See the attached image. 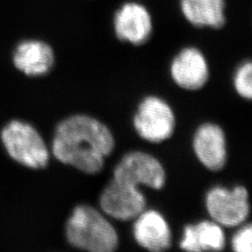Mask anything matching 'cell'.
I'll return each mask as SVG.
<instances>
[{
  "label": "cell",
  "mask_w": 252,
  "mask_h": 252,
  "mask_svg": "<svg viewBox=\"0 0 252 252\" xmlns=\"http://www.w3.org/2000/svg\"><path fill=\"white\" fill-rule=\"evenodd\" d=\"M114 149L115 137L108 126L80 113L64 118L56 126L51 153L63 164L86 175H96Z\"/></svg>",
  "instance_id": "1"
},
{
  "label": "cell",
  "mask_w": 252,
  "mask_h": 252,
  "mask_svg": "<svg viewBox=\"0 0 252 252\" xmlns=\"http://www.w3.org/2000/svg\"><path fill=\"white\" fill-rule=\"evenodd\" d=\"M12 62L27 77H42L52 71L55 54L52 46L38 39H26L15 47Z\"/></svg>",
  "instance_id": "12"
},
{
  "label": "cell",
  "mask_w": 252,
  "mask_h": 252,
  "mask_svg": "<svg viewBox=\"0 0 252 252\" xmlns=\"http://www.w3.org/2000/svg\"><path fill=\"white\" fill-rule=\"evenodd\" d=\"M0 139L9 157L20 164L31 169H43L49 164L51 151L31 124L11 120L2 128Z\"/></svg>",
  "instance_id": "3"
},
{
  "label": "cell",
  "mask_w": 252,
  "mask_h": 252,
  "mask_svg": "<svg viewBox=\"0 0 252 252\" xmlns=\"http://www.w3.org/2000/svg\"><path fill=\"white\" fill-rule=\"evenodd\" d=\"M225 247L223 227L212 220L187 224L183 229L180 242V249L185 252H221Z\"/></svg>",
  "instance_id": "13"
},
{
  "label": "cell",
  "mask_w": 252,
  "mask_h": 252,
  "mask_svg": "<svg viewBox=\"0 0 252 252\" xmlns=\"http://www.w3.org/2000/svg\"><path fill=\"white\" fill-rule=\"evenodd\" d=\"M65 238L83 252H113L119 247V234L108 217L89 205L73 209L65 223Z\"/></svg>",
  "instance_id": "2"
},
{
  "label": "cell",
  "mask_w": 252,
  "mask_h": 252,
  "mask_svg": "<svg viewBox=\"0 0 252 252\" xmlns=\"http://www.w3.org/2000/svg\"><path fill=\"white\" fill-rule=\"evenodd\" d=\"M205 204L211 220L226 228L242 225L251 214L249 190L243 185L232 189L215 186L207 191Z\"/></svg>",
  "instance_id": "5"
},
{
  "label": "cell",
  "mask_w": 252,
  "mask_h": 252,
  "mask_svg": "<svg viewBox=\"0 0 252 252\" xmlns=\"http://www.w3.org/2000/svg\"><path fill=\"white\" fill-rule=\"evenodd\" d=\"M234 87L236 93L245 99L252 98V63L250 60L241 63L234 76Z\"/></svg>",
  "instance_id": "15"
},
{
  "label": "cell",
  "mask_w": 252,
  "mask_h": 252,
  "mask_svg": "<svg viewBox=\"0 0 252 252\" xmlns=\"http://www.w3.org/2000/svg\"><path fill=\"white\" fill-rule=\"evenodd\" d=\"M133 235L146 251L162 252L172 246V231L164 216L155 209H145L134 220Z\"/></svg>",
  "instance_id": "11"
},
{
  "label": "cell",
  "mask_w": 252,
  "mask_h": 252,
  "mask_svg": "<svg viewBox=\"0 0 252 252\" xmlns=\"http://www.w3.org/2000/svg\"><path fill=\"white\" fill-rule=\"evenodd\" d=\"M113 179L135 186L162 189L166 183V172L156 157L141 151L126 153L113 170Z\"/></svg>",
  "instance_id": "6"
},
{
  "label": "cell",
  "mask_w": 252,
  "mask_h": 252,
  "mask_svg": "<svg viewBox=\"0 0 252 252\" xmlns=\"http://www.w3.org/2000/svg\"><path fill=\"white\" fill-rule=\"evenodd\" d=\"M192 151L200 163L207 170H222L228 157L223 129L213 123H205L199 126L192 137Z\"/></svg>",
  "instance_id": "9"
},
{
  "label": "cell",
  "mask_w": 252,
  "mask_h": 252,
  "mask_svg": "<svg viewBox=\"0 0 252 252\" xmlns=\"http://www.w3.org/2000/svg\"><path fill=\"white\" fill-rule=\"evenodd\" d=\"M180 7L192 27L220 29L226 24L225 0H180Z\"/></svg>",
  "instance_id": "14"
},
{
  "label": "cell",
  "mask_w": 252,
  "mask_h": 252,
  "mask_svg": "<svg viewBox=\"0 0 252 252\" xmlns=\"http://www.w3.org/2000/svg\"><path fill=\"white\" fill-rule=\"evenodd\" d=\"M239 229L234 233L231 246L235 252H252V226L251 223H243L238 226Z\"/></svg>",
  "instance_id": "16"
},
{
  "label": "cell",
  "mask_w": 252,
  "mask_h": 252,
  "mask_svg": "<svg viewBox=\"0 0 252 252\" xmlns=\"http://www.w3.org/2000/svg\"><path fill=\"white\" fill-rule=\"evenodd\" d=\"M113 29L120 41L143 45L153 35V17L143 4L135 1L126 2L114 14Z\"/></svg>",
  "instance_id": "8"
},
{
  "label": "cell",
  "mask_w": 252,
  "mask_h": 252,
  "mask_svg": "<svg viewBox=\"0 0 252 252\" xmlns=\"http://www.w3.org/2000/svg\"><path fill=\"white\" fill-rule=\"evenodd\" d=\"M172 80L186 91L201 90L209 80V65L205 54L198 48H183L172 60Z\"/></svg>",
  "instance_id": "10"
},
{
  "label": "cell",
  "mask_w": 252,
  "mask_h": 252,
  "mask_svg": "<svg viewBox=\"0 0 252 252\" xmlns=\"http://www.w3.org/2000/svg\"><path fill=\"white\" fill-rule=\"evenodd\" d=\"M133 126L143 140L159 144L171 138L177 120L173 108L165 100L157 95H148L138 104Z\"/></svg>",
  "instance_id": "4"
},
{
  "label": "cell",
  "mask_w": 252,
  "mask_h": 252,
  "mask_svg": "<svg viewBox=\"0 0 252 252\" xmlns=\"http://www.w3.org/2000/svg\"><path fill=\"white\" fill-rule=\"evenodd\" d=\"M99 207L108 218L130 221L147 208V199L137 186L112 178L100 194Z\"/></svg>",
  "instance_id": "7"
}]
</instances>
